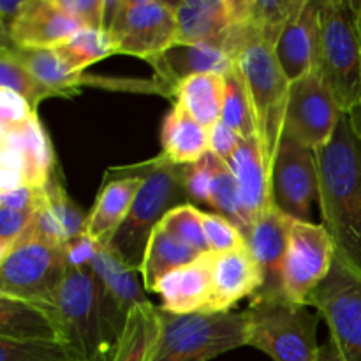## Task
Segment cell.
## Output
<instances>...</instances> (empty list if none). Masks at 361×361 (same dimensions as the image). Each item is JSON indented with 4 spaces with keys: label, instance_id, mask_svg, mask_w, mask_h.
Returning a JSON list of instances; mask_svg holds the SVG:
<instances>
[{
    "label": "cell",
    "instance_id": "1",
    "mask_svg": "<svg viewBox=\"0 0 361 361\" xmlns=\"http://www.w3.org/2000/svg\"><path fill=\"white\" fill-rule=\"evenodd\" d=\"M323 228L335 254L361 275V108L342 113L335 134L314 150Z\"/></svg>",
    "mask_w": 361,
    "mask_h": 361
},
{
    "label": "cell",
    "instance_id": "2",
    "mask_svg": "<svg viewBox=\"0 0 361 361\" xmlns=\"http://www.w3.org/2000/svg\"><path fill=\"white\" fill-rule=\"evenodd\" d=\"M118 176H140L141 187L126 222L106 249L126 267L140 271L154 229L173 208L190 203V197L183 185V166L171 162L164 154L145 162L109 168L104 173V178Z\"/></svg>",
    "mask_w": 361,
    "mask_h": 361
},
{
    "label": "cell",
    "instance_id": "3",
    "mask_svg": "<svg viewBox=\"0 0 361 361\" xmlns=\"http://www.w3.org/2000/svg\"><path fill=\"white\" fill-rule=\"evenodd\" d=\"M361 0H321L316 73L344 113L361 108Z\"/></svg>",
    "mask_w": 361,
    "mask_h": 361
},
{
    "label": "cell",
    "instance_id": "4",
    "mask_svg": "<svg viewBox=\"0 0 361 361\" xmlns=\"http://www.w3.org/2000/svg\"><path fill=\"white\" fill-rule=\"evenodd\" d=\"M312 307L295 303L282 291H257L250 298L249 344L274 361H319L317 324Z\"/></svg>",
    "mask_w": 361,
    "mask_h": 361
},
{
    "label": "cell",
    "instance_id": "5",
    "mask_svg": "<svg viewBox=\"0 0 361 361\" xmlns=\"http://www.w3.org/2000/svg\"><path fill=\"white\" fill-rule=\"evenodd\" d=\"M235 62L252 109L256 137L264 166L271 176L284 130L291 83L282 73L274 49L256 35H252L240 49Z\"/></svg>",
    "mask_w": 361,
    "mask_h": 361
},
{
    "label": "cell",
    "instance_id": "6",
    "mask_svg": "<svg viewBox=\"0 0 361 361\" xmlns=\"http://www.w3.org/2000/svg\"><path fill=\"white\" fill-rule=\"evenodd\" d=\"M247 344V312L173 316L161 309V328L150 361H210Z\"/></svg>",
    "mask_w": 361,
    "mask_h": 361
},
{
    "label": "cell",
    "instance_id": "7",
    "mask_svg": "<svg viewBox=\"0 0 361 361\" xmlns=\"http://www.w3.org/2000/svg\"><path fill=\"white\" fill-rule=\"evenodd\" d=\"M66 274V247L48 242L28 228L0 257V295L56 305Z\"/></svg>",
    "mask_w": 361,
    "mask_h": 361
},
{
    "label": "cell",
    "instance_id": "8",
    "mask_svg": "<svg viewBox=\"0 0 361 361\" xmlns=\"http://www.w3.org/2000/svg\"><path fill=\"white\" fill-rule=\"evenodd\" d=\"M104 30L115 42L116 55L152 63L176 44L175 7L161 0H106Z\"/></svg>",
    "mask_w": 361,
    "mask_h": 361
},
{
    "label": "cell",
    "instance_id": "9",
    "mask_svg": "<svg viewBox=\"0 0 361 361\" xmlns=\"http://www.w3.org/2000/svg\"><path fill=\"white\" fill-rule=\"evenodd\" d=\"M62 341L78 361H106L108 351L102 337L101 295L90 267H67L56 296Z\"/></svg>",
    "mask_w": 361,
    "mask_h": 361
},
{
    "label": "cell",
    "instance_id": "10",
    "mask_svg": "<svg viewBox=\"0 0 361 361\" xmlns=\"http://www.w3.org/2000/svg\"><path fill=\"white\" fill-rule=\"evenodd\" d=\"M344 361H361V275L335 254L328 277L309 298Z\"/></svg>",
    "mask_w": 361,
    "mask_h": 361
},
{
    "label": "cell",
    "instance_id": "11",
    "mask_svg": "<svg viewBox=\"0 0 361 361\" xmlns=\"http://www.w3.org/2000/svg\"><path fill=\"white\" fill-rule=\"evenodd\" d=\"M55 168L51 141L39 115L0 130V192L20 187L42 189Z\"/></svg>",
    "mask_w": 361,
    "mask_h": 361
},
{
    "label": "cell",
    "instance_id": "12",
    "mask_svg": "<svg viewBox=\"0 0 361 361\" xmlns=\"http://www.w3.org/2000/svg\"><path fill=\"white\" fill-rule=\"evenodd\" d=\"M334 259L335 245L326 229L293 219L282 264V293L291 302L307 305L312 293L330 274Z\"/></svg>",
    "mask_w": 361,
    "mask_h": 361
},
{
    "label": "cell",
    "instance_id": "13",
    "mask_svg": "<svg viewBox=\"0 0 361 361\" xmlns=\"http://www.w3.org/2000/svg\"><path fill=\"white\" fill-rule=\"evenodd\" d=\"M342 113L330 88L312 71L289 85L282 137L317 150L331 140Z\"/></svg>",
    "mask_w": 361,
    "mask_h": 361
},
{
    "label": "cell",
    "instance_id": "14",
    "mask_svg": "<svg viewBox=\"0 0 361 361\" xmlns=\"http://www.w3.org/2000/svg\"><path fill=\"white\" fill-rule=\"evenodd\" d=\"M173 7L176 44H210L229 53L236 30L249 25L247 0H180Z\"/></svg>",
    "mask_w": 361,
    "mask_h": 361
},
{
    "label": "cell",
    "instance_id": "15",
    "mask_svg": "<svg viewBox=\"0 0 361 361\" xmlns=\"http://www.w3.org/2000/svg\"><path fill=\"white\" fill-rule=\"evenodd\" d=\"M274 201L288 217L310 222V207L319 201V176L314 150L282 137L271 173Z\"/></svg>",
    "mask_w": 361,
    "mask_h": 361
},
{
    "label": "cell",
    "instance_id": "16",
    "mask_svg": "<svg viewBox=\"0 0 361 361\" xmlns=\"http://www.w3.org/2000/svg\"><path fill=\"white\" fill-rule=\"evenodd\" d=\"M161 309L173 316L208 314L214 295V254L204 252L192 263L162 277L155 286Z\"/></svg>",
    "mask_w": 361,
    "mask_h": 361
},
{
    "label": "cell",
    "instance_id": "17",
    "mask_svg": "<svg viewBox=\"0 0 361 361\" xmlns=\"http://www.w3.org/2000/svg\"><path fill=\"white\" fill-rule=\"evenodd\" d=\"M73 16L55 0H28L25 13L2 32V46L9 48H56L81 30Z\"/></svg>",
    "mask_w": 361,
    "mask_h": 361
},
{
    "label": "cell",
    "instance_id": "18",
    "mask_svg": "<svg viewBox=\"0 0 361 361\" xmlns=\"http://www.w3.org/2000/svg\"><path fill=\"white\" fill-rule=\"evenodd\" d=\"M157 76L159 92L173 95L183 80L197 74L228 76L236 67L235 59L224 49L210 44H175L150 63Z\"/></svg>",
    "mask_w": 361,
    "mask_h": 361
},
{
    "label": "cell",
    "instance_id": "19",
    "mask_svg": "<svg viewBox=\"0 0 361 361\" xmlns=\"http://www.w3.org/2000/svg\"><path fill=\"white\" fill-rule=\"evenodd\" d=\"M264 288V274L247 245L214 254V295L210 312H229L238 302ZM208 312V314H210Z\"/></svg>",
    "mask_w": 361,
    "mask_h": 361
},
{
    "label": "cell",
    "instance_id": "20",
    "mask_svg": "<svg viewBox=\"0 0 361 361\" xmlns=\"http://www.w3.org/2000/svg\"><path fill=\"white\" fill-rule=\"evenodd\" d=\"M321 0H305L298 14L289 21L274 53L289 83L316 69L319 44Z\"/></svg>",
    "mask_w": 361,
    "mask_h": 361
},
{
    "label": "cell",
    "instance_id": "21",
    "mask_svg": "<svg viewBox=\"0 0 361 361\" xmlns=\"http://www.w3.org/2000/svg\"><path fill=\"white\" fill-rule=\"evenodd\" d=\"M291 221L274 203L243 233L247 247L264 274V291H282V264L288 250Z\"/></svg>",
    "mask_w": 361,
    "mask_h": 361
},
{
    "label": "cell",
    "instance_id": "22",
    "mask_svg": "<svg viewBox=\"0 0 361 361\" xmlns=\"http://www.w3.org/2000/svg\"><path fill=\"white\" fill-rule=\"evenodd\" d=\"M228 164L238 185L240 207H242V217L245 224L243 233H245L256 222V219L275 203L271 176L268 175L267 166H264L257 137L242 140L238 150L235 152Z\"/></svg>",
    "mask_w": 361,
    "mask_h": 361
},
{
    "label": "cell",
    "instance_id": "23",
    "mask_svg": "<svg viewBox=\"0 0 361 361\" xmlns=\"http://www.w3.org/2000/svg\"><path fill=\"white\" fill-rule=\"evenodd\" d=\"M140 187V176L102 178L97 200L87 215L85 235L106 249L126 222Z\"/></svg>",
    "mask_w": 361,
    "mask_h": 361
},
{
    "label": "cell",
    "instance_id": "24",
    "mask_svg": "<svg viewBox=\"0 0 361 361\" xmlns=\"http://www.w3.org/2000/svg\"><path fill=\"white\" fill-rule=\"evenodd\" d=\"M0 338L63 342L56 305L0 295Z\"/></svg>",
    "mask_w": 361,
    "mask_h": 361
},
{
    "label": "cell",
    "instance_id": "25",
    "mask_svg": "<svg viewBox=\"0 0 361 361\" xmlns=\"http://www.w3.org/2000/svg\"><path fill=\"white\" fill-rule=\"evenodd\" d=\"M162 154L180 166L194 164L210 154L208 129L192 118L182 106L173 102L161 130Z\"/></svg>",
    "mask_w": 361,
    "mask_h": 361
},
{
    "label": "cell",
    "instance_id": "26",
    "mask_svg": "<svg viewBox=\"0 0 361 361\" xmlns=\"http://www.w3.org/2000/svg\"><path fill=\"white\" fill-rule=\"evenodd\" d=\"M203 252L185 245L171 233L157 226L152 233L150 240H148L143 263L140 267L145 291H154L162 277L171 274L176 268L192 263Z\"/></svg>",
    "mask_w": 361,
    "mask_h": 361
},
{
    "label": "cell",
    "instance_id": "27",
    "mask_svg": "<svg viewBox=\"0 0 361 361\" xmlns=\"http://www.w3.org/2000/svg\"><path fill=\"white\" fill-rule=\"evenodd\" d=\"M226 76L197 74L183 80L175 88V104L182 106L196 122L212 129L222 116Z\"/></svg>",
    "mask_w": 361,
    "mask_h": 361
},
{
    "label": "cell",
    "instance_id": "28",
    "mask_svg": "<svg viewBox=\"0 0 361 361\" xmlns=\"http://www.w3.org/2000/svg\"><path fill=\"white\" fill-rule=\"evenodd\" d=\"M161 328V307L154 303L133 309L127 317L122 337L108 361H150Z\"/></svg>",
    "mask_w": 361,
    "mask_h": 361
},
{
    "label": "cell",
    "instance_id": "29",
    "mask_svg": "<svg viewBox=\"0 0 361 361\" xmlns=\"http://www.w3.org/2000/svg\"><path fill=\"white\" fill-rule=\"evenodd\" d=\"M2 48L13 53L14 59L20 60L44 87L55 92L56 97H71L83 83V74L71 71L55 48Z\"/></svg>",
    "mask_w": 361,
    "mask_h": 361
},
{
    "label": "cell",
    "instance_id": "30",
    "mask_svg": "<svg viewBox=\"0 0 361 361\" xmlns=\"http://www.w3.org/2000/svg\"><path fill=\"white\" fill-rule=\"evenodd\" d=\"M55 51L71 71L83 74L92 63L116 55V46L104 28H81L73 37L56 46Z\"/></svg>",
    "mask_w": 361,
    "mask_h": 361
},
{
    "label": "cell",
    "instance_id": "31",
    "mask_svg": "<svg viewBox=\"0 0 361 361\" xmlns=\"http://www.w3.org/2000/svg\"><path fill=\"white\" fill-rule=\"evenodd\" d=\"M305 0H249V27L271 49Z\"/></svg>",
    "mask_w": 361,
    "mask_h": 361
},
{
    "label": "cell",
    "instance_id": "32",
    "mask_svg": "<svg viewBox=\"0 0 361 361\" xmlns=\"http://www.w3.org/2000/svg\"><path fill=\"white\" fill-rule=\"evenodd\" d=\"M41 190L42 204H44L49 217L55 221V224L62 231L66 242L69 243L71 240L85 235L87 215L83 214V210L67 194L66 185H63L62 178H60L59 166H56L55 171L51 173V176H49V180Z\"/></svg>",
    "mask_w": 361,
    "mask_h": 361
},
{
    "label": "cell",
    "instance_id": "33",
    "mask_svg": "<svg viewBox=\"0 0 361 361\" xmlns=\"http://www.w3.org/2000/svg\"><path fill=\"white\" fill-rule=\"evenodd\" d=\"M0 88L14 92L23 97L37 111L39 104L49 97H56L53 90L41 83L20 60L7 49H0Z\"/></svg>",
    "mask_w": 361,
    "mask_h": 361
},
{
    "label": "cell",
    "instance_id": "34",
    "mask_svg": "<svg viewBox=\"0 0 361 361\" xmlns=\"http://www.w3.org/2000/svg\"><path fill=\"white\" fill-rule=\"evenodd\" d=\"M221 122L231 127L243 140L256 137L252 109H250L249 97H247L245 87H243V81L240 78L236 67L233 73H229L226 76V94L224 104H222Z\"/></svg>",
    "mask_w": 361,
    "mask_h": 361
},
{
    "label": "cell",
    "instance_id": "35",
    "mask_svg": "<svg viewBox=\"0 0 361 361\" xmlns=\"http://www.w3.org/2000/svg\"><path fill=\"white\" fill-rule=\"evenodd\" d=\"M212 154V152H210ZM210 207L215 208L221 215L235 222L240 229H245L242 217V207H240L238 185H236L235 175L228 162L221 161L214 155V176L210 185Z\"/></svg>",
    "mask_w": 361,
    "mask_h": 361
},
{
    "label": "cell",
    "instance_id": "36",
    "mask_svg": "<svg viewBox=\"0 0 361 361\" xmlns=\"http://www.w3.org/2000/svg\"><path fill=\"white\" fill-rule=\"evenodd\" d=\"M0 361H78L63 342L0 338Z\"/></svg>",
    "mask_w": 361,
    "mask_h": 361
},
{
    "label": "cell",
    "instance_id": "37",
    "mask_svg": "<svg viewBox=\"0 0 361 361\" xmlns=\"http://www.w3.org/2000/svg\"><path fill=\"white\" fill-rule=\"evenodd\" d=\"M162 229L171 233L173 236L183 242L185 245L200 250V252H210L204 240L203 222H201V210H197L192 203L176 207L162 219Z\"/></svg>",
    "mask_w": 361,
    "mask_h": 361
},
{
    "label": "cell",
    "instance_id": "38",
    "mask_svg": "<svg viewBox=\"0 0 361 361\" xmlns=\"http://www.w3.org/2000/svg\"><path fill=\"white\" fill-rule=\"evenodd\" d=\"M201 222H203L204 240L212 254H224L247 245L242 229L224 215L201 212Z\"/></svg>",
    "mask_w": 361,
    "mask_h": 361
},
{
    "label": "cell",
    "instance_id": "39",
    "mask_svg": "<svg viewBox=\"0 0 361 361\" xmlns=\"http://www.w3.org/2000/svg\"><path fill=\"white\" fill-rule=\"evenodd\" d=\"M212 176H214V154H208L200 162L183 166V185L190 201L210 204Z\"/></svg>",
    "mask_w": 361,
    "mask_h": 361
},
{
    "label": "cell",
    "instance_id": "40",
    "mask_svg": "<svg viewBox=\"0 0 361 361\" xmlns=\"http://www.w3.org/2000/svg\"><path fill=\"white\" fill-rule=\"evenodd\" d=\"M35 212L37 208L23 212L0 208V257L9 252L14 243L30 228Z\"/></svg>",
    "mask_w": 361,
    "mask_h": 361
},
{
    "label": "cell",
    "instance_id": "41",
    "mask_svg": "<svg viewBox=\"0 0 361 361\" xmlns=\"http://www.w3.org/2000/svg\"><path fill=\"white\" fill-rule=\"evenodd\" d=\"M83 28H104L106 0H55Z\"/></svg>",
    "mask_w": 361,
    "mask_h": 361
},
{
    "label": "cell",
    "instance_id": "42",
    "mask_svg": "<svg viewBox=\"0 0 361 361\" xmlns=\"http://www.w3.org/2000/svg\"><path fill=\"white\" fill-rule=\"evenodd\" d=\"M34 115L37 111L23 97L7 88H0V130L21 126Z\"/></svg>",
    "mask_w": 361,
    "mask_h": 361
},
{
    "label": "cell",
    "instance_id": "43",
    "mask_svg": "<svg viewBox=\"0 0 361 361\" xmlns=\"http://www.w3.org/2000/svg\"><path fill=\"white\" fill-rule=\"evenodd\" d=\"M208 137H210V152L224 162L231 161L243 140L240 134H236L231 127H228L221 120L212 129H208Z\"/></svg>",
    "mask_w": 361,
    "mask_h": 361
},
{
    "label": "cell",
    "instance_id": "44",
    "mask_svg": "<svg viewBox=\"0 0 361 361\" xmlns=\"http://www.w3.org/2000/svg\"><path fill=\"white\" fill-rule=\"evenodd\" d=\"M101 249L102 247L97 245L94 240L88 238L87 235H81L78 236V238L71 240V242L66 245L67 267H73V268L90 267Z\"/></svg>",
    "mask_w": 361,
    "mask_h": 361
},
{
    "label": "cell",
    "instance_id": "45",
    "mask_svg": "<svg viewBox=\"0 0 361 361\" xmlns=\"http://www.w3.org/2000/svg\"><path fill=\"white\" fill-rule=\"evenodd\" d=\"M41 203V189L32 187H20L14 190H4L0 192V208L9 210H34Z\"/></svg>",
    "mask_w": 361,
    "mask_h": 361
},
{
    "label": "cell",
    "instance_id": "46",
    "mask_svg": "<svg viewBox=\"0 0 361 361\" xmlns=\"http://www.w3.org/2000/svg\"><path fill=\"white\" fill-rule=\"evenodd\" d=\"M27 6L28 0H0V32H6L25 13Z\"/></svg>",
    "mask_w": 361,
    "mask_h": 361
},
{
    "label": "cell",
    "instance_id": "47",
    "mask_svg": "<svg viewBox=\"0 0 361 361\" xmlns=\"http://www.w3.org/2000/svg\"><path fill=\"white\" fill-rule=\"evenodd\" d=\"M319 361H344L341 351H338V348L331 338H328L326 344L319 348Z\"/></svg>",
    "mask_w": 361,
    "mask_h": 361
},
{
    "label": "cell",
    "instance_id": "48",
    "mask_svg": "<svg viewBox=\"0 0 361 361\" xmlns=\"http://www.w3.org/2000/svg\"><path fill=\"white\" fill-rule=\"evenodd\" d=\"M360 25H361V9H360Z\"/></svg>",
    "mask_w": 361,
    "mask_h": 361
}]
</instances>
